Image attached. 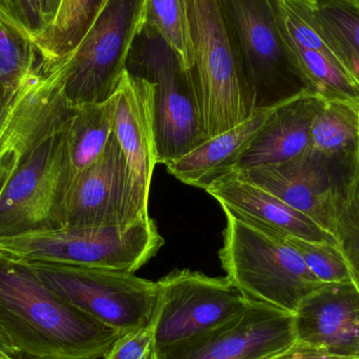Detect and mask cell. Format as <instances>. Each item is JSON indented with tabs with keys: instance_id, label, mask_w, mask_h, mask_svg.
<instances>
[{
	"instance_id": "cell-24",
	"label": "cell",
	"mask_w": 359,
	"mask_h": 359,
	"mask_svg": "<svg viewBox=\"0 0 359 359\" xmlns=\"http://www.w3.org/2000/svg\"><path fill=\"white\" fill-rule=\"evenodd\" d=\"M41 59L33 41L0 20V86L6 107Z\"/></svg>"
},
{
	"instance_id": "cell-34",
	"label": "cell",
	"mask_w": 359,
	"mask_h": 359,
	"mask_svg": "<svg viewBox=\"0 0 359 359\" xmlns=\"http://www.w3.org/2000/svg\"><path fill=\"white\" fill-rule=\"evenodd\" d=\"M347 1L352 4L359 12V0H347Z\"/></svg>"
},
{
	"instance_id": "cell-18",
	"label": "cell",
	"mask_w": 359,
	"mask_h": 359,
	"mask_svg": "<svg viewBox=\"0 0 359 359\" xmlns=\"http://www.w3.org/2000/svg\"><path fill=\"white\" fill-rule=\"evenodd\" d=\"M276 105L257 109L242 123L207 139L183 157L166 164L168 172L182 183L206 190L215 180L233 172Z\"/></svg>"
},
{
	"instance_id": "cell-16",
	"label": "cell",
	"mask_w": 359,
	"mask_h": 359,
	"mask_svg": "<svg viewBox=\"0 0 359 359\" xmlns=\"http://www.w3.org/2000/svg\"><path fill=\"white\" fill-rule=\"evenodd\" d=\"M325 98L309 90L278 103L233 172L282 163L311 149V128Z\"/></svg>"
},
{
	"instance_id": "cell-2",
	"label": "cell",
	"mask_w": 359,
	"mask_h": 359,
	"mask_svg": "<svg viewBox=\"0 0 359 359\" xmlns=\"http://www.w3.org/2000/svg\"><path fill=\"white\" fill-rule=\"evenodd\" d=\"M0 330L29 359H102L124 334L61 299L27 264L1 255Z\"/></svg>"
},
{
	"instance_id": "cell-11",
	"label": "cell",
	"mask_w": 359,
	"mask_h": 359,
	"mask_svg": "<svg viewBox=\"0 0 359 359\" xmlns=\"http://www.w3.org/2000/svg\"><path fill=\"white\" fill-rule=\"evenodd\" d=\"M295 341L294 314L250 301L234 318L153 350L149 359H271Z\"/></svg>"
},
{
	"instance_id": "cell-9",
	"label": "cell",
	"mask_w": 359,
	"mask_h": 359,
	"mask_svg": "<svg viewBox=\"0 0 359 359\" xmlns=\"http://www.w3.org/2000/svg\"><path fill=\"white\" fill-rule=\"evenodd\" d=\"M236 36L255 107L308 90L274 19L269 0H222Z\"/></svg>"
},
{
	"instance_id": "cell-12",
	"label": "cell",
	"mask_w": 359,
	"mask_h": 359,
	"mask_svg": "<svg viewBox=\"0 0 359 359\" xmlns=\"http://www.w3.org/2000/svg\"><path fill=\"white\" fill-rule=\"evenodd\" d=\"M65 226H121L147 219L137 204L123 151L113 134L102 155L72 179Z\"/></svg>"
},
{
	"instance_id": "cell-22",
	"label": "cell",
	"mask_w": 359,
	"mask_h": 359,
	"mask_svg": "<svg viewBox=\"0 0 359 359\" xmlns=\"http://www.w3.org/2000/svg\"><path fill=\"white\" fill-rule=\"evenodd\" d=\"M103 0H61L53 22L36 40L43 59L58 61L71 54L96 18Z\"/></svg>"
},
{
	"instance_id": "cell-28",
	"label": "cell",
	"mask_w": 359,
	"mask_h": 359,
	"mask_svg": "<svg viewBox=\"0 0 359 359\" xmlns=\"http://www.w3.org/2000/svg\"><path fill=\"white\" fill-rule=\"evenodd\" d=\"M153 344V332L147 325L122 334L102 359H149Z\"/></svg>"
},
{
	"instance_id": "cell-3",
	"label": "cell",
	"mask_w": 359,
	"mask_h": 359,
	"mask_svg": "<svg viewBox=\"0 0 359 359\" xmlns=\"http://www.w3.org/2000/svg\"><path fill=\"white\" fill-rule=\"evenodd\" d=\"M182 2L207 140L250 118L257 107L223 1Z\"/></svg>"
},
{
	"instance_id": "cell-17",
	"label": "cell",
	"mask_w": 359,
	"mask_h": 359,
	"mask_svg": "<svg viewBox=\"0 0 359 359\" xmlns=\"http://www.w3.org/2000/svg\"><path fill=\"white\" fill-rule=\"evenodd\" d=\"M206 191L219 203L222 208L259 225L286 236L337 244L334 236L313 219L241 176L238 172H229L215 180Z\"/></svg>"
},
{
	"instance_id": "cell-15",
	"label": "cell",
	"mask_w": 359,
	"mask_h": 359,
	"mask_svg": "<svg viewBox=\"0 0 359 359\" xmlns=\"http://www.w3.org/2000/svg\"><path fill=\"white\" fill-rule=\"evenodd\" d=\"M297 339L359 358V293L353 282L324 284L294 313Z\"/></svg>"
},
{
	"instance_id": "cell-32",
	"label": "cell",
	"mask_w": 359,
	"mask_h": 359,
	"mask_svg": "<svg viewBox=\"0 0 359 359\" xmlns=\"http://www.w3.org/2000/svg\"><path fill=\"white\" fill-rule=\"evenodd\" d=\"M6 102H4V93H2L1 86H0V128L4 123V116H6Z\"/></svg>"
},
{
	"instance_id": "cell-29",
	"label": "cell",
	"mask_w": 359,
	"mask_h": 359,
	"mask_svg": "<svg viewBox=\"0 0 359 359\" xmlns=\"http://www.w3.org/2000/svg\"><path fill=\"white\" fill-rule=\"evenodd\" d=\"M271 359H359V358L339 355L318 346L297 339L288 349Z\"/></svg>"
},
{
	"instance_id": "cell-8",
	"label": "cell",
	"mask_w": 359,
	"mask_h": 359,
	"mask_svg": "<svg viewBox=\"0 0 359 359\" xmlns=\"http://www.w3.org/2000/svg\"><path fill=\"white\" fill-rule=\"evenodd\" d=\"M147 0H107L72 52L65 94L73 107L113 97L135 38L144 25Z\"/></svg>"
},
{
	"instance_id": "cell-7",
	"label": "cell",
	"mask_w": 359,
	"mask_h": 359,
	"mask_svg": "<svg viewBox=\"0 0 359 359\" xmlns=\"http://www.w3.org/2000/svg\"><path fill=\"white\" fill-rule=\"evenodd\" d=\"M61 299L122 333L151 323L156 282L107 268L50 262H23Z\"/></svg>"
},
{
	"instance_id": "cell-30",
	"label": "cell",
	"mask_w": 359,
	"mask_h": 359,
	"mask_svg": "<svg viewBox=\"0 0 359 359\" xmlns=\"http://www.w3.org/2000/svg\"><path fill=\"white\" fill-rule=\"evenodd\" d=\"M60 4L61 0H40L42 19H43L44 25H46V29L53 22L55 17H56Z\"/></svg>"
},
{
	"instance_id": "cell-5",
	"label": "cell",
	"mask_w": 359,
	"mask_h": 359,
	"mask_svg": "<svg viewBox=\"0 0 359 359\" xmlns=\"http://www.w3.org/2000/svg\"><path fill=\"white\" fill-rule=\"evenodd\" d=\"M126 71L153 86L158 163L166 165L206 141L191 69L147 23L133 42Z\"/></svg>"
},
{
	"instance_id": "cell-25",
	"label": "cell",
	"mask_w": 359,
	"mask_h": 359,
	"mask_svg": "<svg viewBox=\"0 0 359 359\" xmlns=\"http://www.w3.org/2000/svg\"><path fill=\"white\" fill-rule=\"evenodd\" d=\"M144 23L157 29L176 50L186 69H191L194 59L182 0H147Z\"/></svg>"
},
{
	"instance_id": "cell-27",
	"label": "cell",
	"mask_w": 359,
	"mask_h": 359,
	"mask_svg": "<svg viewBox=\"0 0 359 359\" xmlns=\"http://www.w3.org/2000/svg\"><path fill=\"white\" fill-rule=\"evenodd\" d=\"M0 20L34 43L46 29L40 0H0Z\"/></svg>"
},
{
	"instance_id": "cell-20",
	"label": "cell",
	"mask_w": 359,
	"mask_h": 359,
	"mask_svg": "<svg viewBox=\"0 0 359 359\" xmlns=\"http://www.w3.org/2000/svg\"><path fill=\"white\" fill-rule=\"evenodd\" d=\"M358 147V99H325L312 122V151L348 168Z\"/></svg>"
},
{
	"instance_id": "cell-26",
	"label": "cell",
	"mask_w": 359,
	"mask_h": 359,
	"mask_svg": "<svg viewBox=\"0 0 359 359\" xmlns=\"http://www.w3.org/2000/svg\"><path fill=\"white\" fill-rule=\"evenodd\" d=\"M308 269L324 284L352 282L345 257L335 243L316 242L297 236H287Z\"/></svg>"
},
{
	"instance_id": "cell-33",
	"label": "cell",
	"mask_w": 359,
	"mask_h": 359,
	"mask_svg": "<svg viewBox=\"0 0 359 359\" xmlns=\"http://www.w3.org/2000/svg\"><path fill=\"white\" fill-rule=\"evenodd\" d=\"M0 359H18V356L8 353H0Z\"/></svg>"
},
{
	"instance_id": "cell-13",
	"label": "cell",
	"mask_w": 359,
	"mask_h": 359,
	"mask_svg": "<svg viewBox=\"0 0 359 359\" xmlns=\"http://www.w3.org/2000/svg\"><path fill=\"white\" fill-rule=\"evenodd\" d=\"M346 168L309 149L289 161L238 172L332 234L335 203Z\"/></svg>"
},
{
	"instance_id": "cell-23",
	"label": "cell",
	"mask_w": 359,
	"mask_h": 359,
	"mask_svg": "<svg viewBox=\"0 0 359 359\" xmlns=\"http://www.w3.org/2000/svg\"><path fill=\"white\" fill-rule=\"evenodd\" d=\"M332 234L359 293V147L341 178Z\"/></svg>"
},
{
	"instance_id": "cell-14",
	"label": "cell",
	"mask_w": 359,
	"mask_h": 359,
	"mask_svg": "<svg viewBox=\"0 0 359 359\" xmlns=\"http://www.w3.org/2000/svg\"><path fill=\"white\" fill-rule=\"evenodd\" d=\"M114 135L123 151L139 209L149 215V196L158 164L154 88L124 72L115 94Z\"/></svg>"
},
{
	"instance_id": "cell-31",
	"label": "cell",
	"mask_w": 359,
	"mask_h": 359,
	"mask_svg": "<svg viewBox=\"0 0 359 359\" xmlns=\"http://www.w3.org/2000/svg\"><path fill=\"white\" fill-rule=\"evenodd\" d=\"M0 353H8L12 354V355H16L14 349L11 346L10 341L6 339L4 333L0 330ZM17 356V355H16Z\"/></svg>"
},
{
	"instance_id": "cell-21",
	"label": "cell",
	"mask_w": 359,
	"mask_h": 359,
	"mask_svg": "<svg viewBox=\"0 0 359 359\" xmlns=\"http://www.w3.org/2000/svg\"><path fill=\"white\" fill-rule=\"evenodd\" d=\"M115 97L102 103L74 107L67 128L72 179L102 155L114 134Z\"/></svg>"
},
{
	"instance_id": "cell-10",
	"label": "cell",
	"mask_w": 359,
	"mask_h": 359,
	"mask_svg": "<svg viewBox=\"0 0 359 359\" xmlns=\"http://www.w3.org/2000/svg\"><path fill=\"white\" fill-rule=\"evenodd\" d=\"M157 284L149 326L153 350L213 328L246 309L245 299L227 278H212L189 269L174 270Z\"/></svg>"
},
{
	"instance_id": "cell-35",
	"label": "cell",
	"mask_w": 359,
	"mask_h": 359,
	"mask_svg": "<svg viewBox=\"0 0 359 359\" xmlns=\"http://www.w3.org/2000/svg\"><path fill=\"white\" fill-rule=\"evenodd\" d=\"M107 0H103V1H102V6H103V4H105V2H107Z\"/></svg>"
},
{
	"instance_id": "cell-6",
	"label": "cell",
	"mask_w": 359,
	"mask_h": 359,
	"mask_svg": "<svg viewBox=\"0 0 359 359\" xmlns=\"http://www.w3.org/2000/svg\"><path fill=\"white\" fill-rule=\"evenodd\" d=\"M164 245L151 217L121 226H65L0 238V255L19 262H50L135 273Z\"/></svg>"
},
{
	"instance_id": "cell-19",
	"label": "cell",
	"mask_w": 359,
	"mask_h": 359,
	"mask_svg": "<svg viewBox=\"0 0 359 359\" xmlns=\"http://www.w3.org/2000/svg\"><path fill=\"white\" fill-rule=\"evenodd\" d=\"M316 31L359 86V12L347 0H301Z\"/></svg>"
},
{
	"instance_id": "cell-4",
	"label": "cell",
	"mask_w": 359,
	"mask_h": 359,
	"mask_svg": "<svg viewBox=\"0 0 359 359\" xmlns=\"http://www.w3.org/2000/svg\"><path fill=\"white\" fill-rule=\"evenodd\" d=\"M219 257L226 278L245 299L294 314L324 285L306 266L286 234L228 209Z\"/></svg>"
},
{
	"instance_id": "cell-1",
	"label": "cell",
	"mask_w": 359,
	"mask_h": 359,
	"mask_svg": "<svg viewBox=\"0 0 359 359\" xmlns=\"http://www.w3.org/2000/svg\"><path fill=\"white\" fill-rule=\"evenodd\" d=\"M72 53L39 63L6 105L0 128V238L65 227L72 181L65 94Z\"/></svg>"
}]
</instances>
